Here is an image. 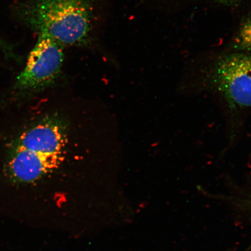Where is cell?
<instances>
[{
    "label": "cell",
    "instance_id": "1",
    "mask_svg": "<svg viewBox=\"0 0 251 251\" xmlns=\"http://www.w3.org/2000/svg\"><path fill=\"white\" fill-rule=\"evenodd\" d=\"M65 131L58 121L43 119L12 141L5 172L14 183L29 184L54 171L64 159Z\"/></svg>",
    "mask_w": 251,
    "mask_h": 251
},
{
    "label": "cell",
    "instance_id": "2",
    "mask_svg": "<svg viewBox=\"0 0 251 251\" xmlns=\"http://www.w3.org/2000/svg\"><path fill=\"white\" fill-rule=\"evenodd\" d=\"M179 89L182 93H205L217 99L226 115L229 137L234 142L244 116L251 109V53L224 56L195 82Z\"/></svg>",
    "mask_w": 251,
    "mask_h": 251
},
{
    "label": "cell",
    "instance_id": "3",
    "mask_svg": "<svg viewBox=\"0 0 251 251\" xmlns=\"http://www.w3.org/2000/svg\"><path fill=\"white\" fill-rule=\"evenodd\" d=\"M92 0H28L17 9L19 19L31 30L62 46L85 45L93 29Z\"/></svg>",
    "mask_w": 251,
    "mask_h": 251
},
{
    "label": "cell",
    "instance_id": "4",
    "mask_svg": "<svg viewBox=\"0 0 251 251\" xmlns=\"http://www.w3.org/2000/svg\"><path fill=\"white\" fill-rule=\"evenodd\" d=\"M63 47L51 37L40 34L26 65L12 89L15 100H23L46 89L60 76L64 62Z\"/></svg>",
    "mask_w": 251,
    "mask_h": 251
},
{
    "label": "cell",
    "instance_id": "5",
    "mask_svg": "<svg viewBox=\"0 0 251 251\" xmlns=\"http://www.w3.org/2000/svg\"><path fill=\"white\" fill-rule=\"evenodd\" d=\"M233 190L223 196L222 199L238 219L251 221V191L239 186L233 188Z\"/></svg>",
    "mask_w": 251,
    "mask_h": 251
},
{
    "label": "cell",
    "instance_id": "6",
    "mask_svg": "<svg viewBox=\"0 0 251 251\" xmlns=\"http://www.w3.org/2000/svg\"><path fill=\"white\" fill-rule=\"evenodd\" d=\"M234 43V48L240 52L251 51V15L241 25Z\"/></svg>",
    "mask_w": 251,
    "mask_h": 251
},
{
    "label": "cell",
    "instance_id": "7",
    "mask_svg": "<svg viewBox=\"0 0 251 251\" xmlns=\"http://www.w3.org/2000/svg\"><path fill=\"white\" fill-rule=\"evenodd\" d=\"M0 50L4 53L5 56L9 58H17V55H15L13 47L5 41L0 37Z\"/></svg>",
    "mask_w": 251,
    "mask_h": 251
}]
</instances>
